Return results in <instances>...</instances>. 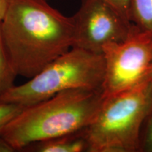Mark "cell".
<instances>
[{
  "mask_svg": "<svg viewBox=\"0 0 152 152\" xmlns=\"http://www.w3.org/2000/svg\"><path fill=\"white\" fill-rule=\"evenodd\" d=\"M1 27L17 76L32 78L73 47V18L47 0H9Z\"/></svg>",
  "mask_w": 152,
  "mask_h": 152,
  "instance_id": "cell-1",
  "label": "cell"
},
{
  "mask_svg": "<svg viewBox=\"0 0 152 152\" xmlns=\"http://www.w3.org/2000/svg\"><path fill=\"white\" fill-rule=\"evenodd\" d=\"M104 97L102 90L63 91L25 106L0 134L17 151L36 142L77 132L92 122Z\"/></svg>",
  "mask_w": 152,
  "mask_h": 152,
  "instance_id": "cell-2",
  "label": "cell"
},
{
  "mask_svg": "<svg viewBox=\"0 0 152 152\" xmlns=\"http://www.w3.org/2000/svg\"><path fill=\"white\" fill-rule=\"evenodd\" d=\"M152 106V79L104 99L86 128L88 152H139L141 130Z\"/></svg>",
  "mask_w": 152,
  "mask_h": 152,
  "instance_id": "cell-3",
  "label": "cell"
},
{
  "mask_svg": "<svg viewBox=\"0 0 152 152\" xmlns=\"http://www.w3.org/2000/svg\"><path fill=\"white\" fill-rule=\"evenodd\" d=\"M104 75L103 54L72 47L27 83L9 89L0 97V102L27 106L65 90H102Z\"/></svg>",
  "mask_w": 152,
  "mask_h": 152,
  "instance_id": "cell-4",
  "label": "cell"
},
{
  "mask_svg": "<svg viewBox=\"0 0 152 152\" xmlns=\"http://www.w3.org/2000/svg\"><path fill=\"white\" fill-rule=\"evenodd\" d=\"M102 54L105 61L104 96L152 79V33L132 24L125 40L106 45Z\"/></svg>",
  "mask_w": 152,
  "mask_h": 152,
  "instance_id": "cell-5",
  "label": "cell"
},
{
  "mask_svg": "<svg viewBox=\"0 0 152 152\" xmlns=\"http://www.w3.org/2000/svg\"><path fill=\"white\" fill-rule=\"evenodd\" d=\"M72 18L73 47L97 54L106 45L125 40L132 27L106 0H82Z\"/></svg>",
  "mask_w": 152,
  "mask_h": 152,
  "instance_id": "cell-6",
  "label": "cell"
},
{
  "mask_svg": "<svg viewBox=\"0 0 152 152\" xmlns=\"http://www.w3.org/2000/svg\"><path fill=\"white\" fill-rule=\"evenodd\" d=\"M28 152L89 151L86 128L77 132L30 144L21 150Z\"/></svg>",
  "mask_w": 152,
  "mask_h": 152,
  "instance_id": "cell-7",
  "label": "cell"
},
{
  "mask_svg": "<svg viewBox=\"0 0 152 152\" xmlns=\"http://www.w3.org/2000/svg\"><path fill=\"white\" fill-rule=\"evenodd\" d=\"M16 77L4 39L1 19L0 18V97L14 86Z\"/></svg>",
  "mask_w": 152,
  "mask_h": 152,
  "instance_id": "cell-8",
  "label": "cell"
},
{
  "mask_svg": "<svg viewBox=\"0 0 152 152\" xmlns=\"http://www.w3.org/2000/svg\"><path fill=\"white\" fill-rule=\"evenodd\" d=\"M129 18L140 30L152 33V0H131Z\"/></svg>",
  "mask_w": 152,
  "mask_h": 152,
  "instance_id": "cell-9",
  "label": "cell"
},
{
  "mask_svg": "<svg viewBox=\"0 0 152 152\" xmlns=\"http://www.w3.org/2000/svg\"><path fill=\"white\" fill-rule=\"evenodd\" d=\"M139 152H152V106L142 125Z\"/></svg>",
  "mask_w": 152,
  "mask_h": 152,
  "instance_id": "cell-10",
  "label": "cell"
},
{
  "mask_svg": "<svg viewBox=\"0 0 152 152\" xmlns=\"http://www.w3.org/2000/svg\"><path fill=\"white\" fill-rule=\"evenodd\" d=\"M25 107L15 104L0 102V134L4 127Z\"/></svg>",
  "mask_w": 152,
  "mask_h": 152,
  "instance_id": "cell-11",
  "label": "cell"
},
{
  "mask_svg": "<svg viewBox=\"0 0 152 152\" xmlns=\"http://www.w3.org/2000/svg\"><path fill=\"white\" fill-rule=\"evenodd\" d=\"M106 1L111 4L125 19L130 22L129 18V13H130L131 0H106Z\"/></svg>",
  "mask_w": 152,
  "mask_h": 152,
  "instance_id": "cell-12",
  "label": "cell"
},
{
  "mask_svg": "<svg viewBox=\"0 0 152 152\" xmlns=\"http://www.w3.org/2000/svg\"><path fill=\"white\" fill-rule=\"evenodd\" d=\"M16 150L14 149L9 142L0 134V152H14Z\"/></svg>",
  "mask_w": 152,
  "mask_h": 152,
  "instance_id": "cell-13",
  "label": "cell"
},
{
  "mask_svg": "<svg viewBox=\"0 0 152 152\" xmlns=\"http://www.w3.org/2000/svg\"><path fill=\"white\" fill-rule=\"evenodd\" d=\"M9 0H0V18H2L4 14Z\"/></svg>",
  "mask_w": 152,
  "mask_h": 152,
  "instance_id": "cell-14",
  "label": "cell"
},
{
  "mask_svg": "<svg viewBox=\"0 0 152 152\" xmlns=\"http://www.w3.org/2000/svg\"><path fill=\"white\" fill-rule=\"evenodd\" d=\"M151 78H152V75H151Z\"/></svg>",
  "mask_w": 152,
  "mask_h": 152,
  "instance_id": "cell-15",
  "label": "cell"
},
{
  "mask_svg": "<svg viewBox=\"0 0 152 152\" xmlns=\"http://www.w3.org/2000/svg\"><path fill=\"white\" fill-rule=\"evenodd\" d=\"M47 1H49V0H47Z\"/></svg>",
  "mask_w": 152,
  "mask_h": 152,
  "instance_id": "cell-16",
  "label": "cell"
}]
</instances>
